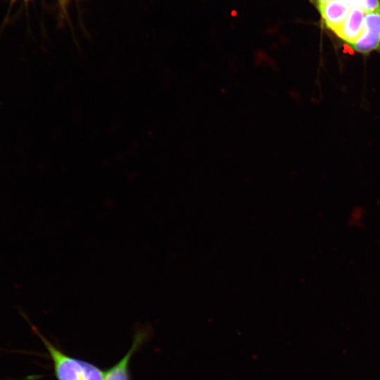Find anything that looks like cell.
Here are the masks:
<instances>
[{"mask_svg":"<svg viewBox=\"0 0 380 380\" xmlns=\"http://www.w3.org/2000/svg\"><path fill=\"white\" fill-rule=\"evenodd\" d=\"M32 329L49 354L57 380H105L106 370L91 362L65 354L42 336L36 328Z\"/></svg>","mask_w":380,"mask_h":380,"instance_id":"1","label":"cell"},{"mask_svg":"<svg viewBox=\"0 0 380 380\" xmlns=\"http://www.w3.org/2000/svg\"><path fill=\"white\" fill-rule=\"evenodd\" d=\"M351 49L362 55L380 50V11L365 14L363 32Z\"/></svg>","mask_w":380,"mask_h":380,"instance_id":"2","label":"cell"},{"mask_svg":"<svg viewBox=\"0 0 380 380\" xmlns=\"http://www.w3.org/2000/svg\"><path fill=\"white\" fill-rule=\"evenodd\" d=\"M365 14L360 8H351L345 21L334 34L351 47L363 32Z\"/></svg>","mask_w":380,"mask_h":380,"instance_id":"3","label":"cell"},{"mask_svg":"<svg viewBox=\"0 0 380 380\" xmlns=\"http://www.w3.org/2000/svg\"><path fill=\"white\" fill-rule=\"evenodd\" d=\"M317 6L324 26L333 33L345 21L351 9L340 0H329Z\"/></svg>","mask_w":380,"mask_h":380,"instance_id":"4","label":"cell"},{"mask_svg":"<svg viewBox=\"0 0 380 380\" xmlns=\"http://www.w3.org/2000/svg\"><path fill=\"white\" fill-rule=\"evenodd\" d=\"M147 336L144 330L137 331L127 353L113 366L106 370L105 380H130L129 362Z\"/></svg>","mask_w":380,"mask_h":380,"instance_id":"5","label":"cell"}]
</instances>
